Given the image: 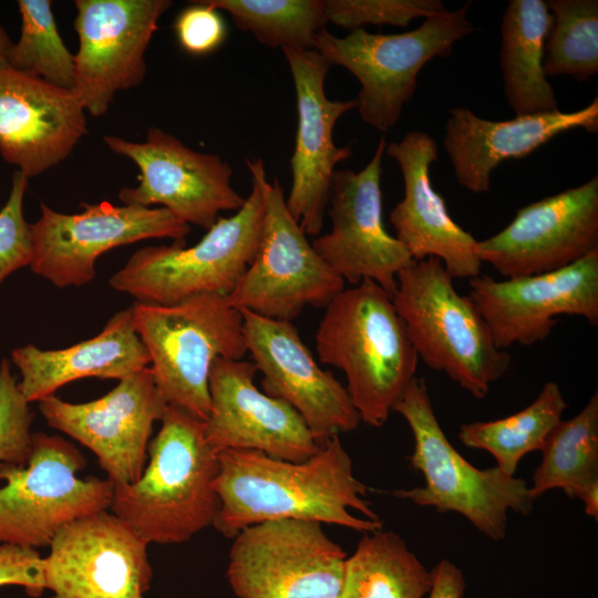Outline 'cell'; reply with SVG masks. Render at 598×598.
Segmentation results:
<instances>
[{"instance_id": "6da1fadb", "label": "cell", "mask_w": 598, "mask_h": 598, "mask_svg": "<svg viewBox=\"0 0 598 598\" xmlns=\"http://www.w3.org/2000/svg\"><path fill=\"white\" fill-rule=\"evenodd\" d=\"M218 457L215 489L220 508L213 526L228 538L274 519L313 520L363 533L383 527L364 499L368 487L355 477L339 435L302 462L249 450H224Z\"/></svg>"}, {"instance_id": "7a4b0ae2", "label": "cell", "mask_w": 598, "mask_h": 598, "mask_svg": "<svg viewBox=\"0 0 598 598\" xmlns=\"http://www.w3.org/2000/svg\"><path fill=\"white\" fill-rule=\"evenodd\" d=\"M148 463L131 484L113 485L110 508L147 544H181L214 525L218 452L204 421L168 404L150 442Z\"/></svg>"}, {"instance_id": "3957f363", "label": "cell", "mask_w": 598, "mask_h": 598, "mask_svg": "<svg viewBox=\"0 0 598 598\" xmlns=\"http://www.w3.org/2000/svg\"><path fill=\"white\" fill-rule=\"evenodd\" d=\"M324 308L315 336L319 360L344 373L361 422L380 427L415 378L419 362L392 296L363 280Z\"/></svg>"}, {"instance_id": "277c9868", "label": "cell", "mask_w": 598, "mask_h": 598, "mask_svg": "<svg viewBox=\"0 0 598 598\" xmlns=\"http://www.w3.org/2000/svg\"><path fill=\"white\" fill-rule=\"evenodd\" d=\"M393 305L419 359L476 399L509 368L470 296L457 292L440 259L413 261L396 279Z\"/></svg>"}, {"instance_id": "5b68a950", "label": "cell", "mask_w": 598, "mask_h": 598, "mask_svg": "<svg viewBox=\"0 0 598 598\" xmlns=\"http://www.w3.org/2000/svg\"><path fill=\"white\" fill-rule=\"evenodd\" d=\"M393 411L409 424L414 447L410 466L424 485L400 489L394 496L437 513L464 516L478 532L498 542L506 536L508 513L527 515L534 499L525 480L497 466L477 468L450 443L434 413L426 382L414 378Z\"/></svg>"}, {"instance_id": "8992f818", "label": "cell", "mask_w": 598, "mask_h": 598, "mask_svg": "<svg viewBox=\"0 0 598 598\" xmlns=\"http://www.w3.org/2000/svg\"><path fill=\"white\" fill-rule=\"evenodd\" d=\"M131 310L164 400L205 421L213 363L240 360L247 353L240 310L218 293L168 306L136 302Z\"/></svg>"}, {"instance_id": "52a82bcc", "label": "cell", "mask_w": 598, "mask_h": 598, "mask_svg": "<svg viewBox=\"0 0 598 598\" xmlns=\"http://www.w3.org/2000/svg\"><path fill=\"white\" fill-rule=\"evenodd\" d=\"M264 215L261 189L251 178L243 207L230 217L217 218L198 243L144 247L109 283L138 302L163 306L205 293L228 296L257 254Z\"/></svg>"}, {"instance_id": "ba28073f", "label": "cell", "mask_w": 598, "mask_h": 598, "mask_svg": "<svg viewBox=\"0 0 598 598\" xmlns=\"http://www.w3.org/2000/svg\"><path fill=\"white\" fill-rule=\"evenodd\" d=\"M470 8L467 1L403 33H370L361 28L340 38L323 29L315 37L312 49L330 65H340L357 78L361 120L386 132L413 96L422 68L434 58L448 56L455 43L475 31L467 18Z\"/></svg>"}, {"instance_id": "9c48e42d", "label": "cell", "mask_w": 598, "mask_h": 598, "mask_svg": "<svg viewBox=\"0 0 598 598\" xmlns=\"http://www.w3.org/2000/svg\"><path fill=\"white\" fill-rule=\"evenodd\" d=\"M84 466L73 444L42 432L25 464H0V545L49 546L70 523L110 508L113 484L80 477Z\"/></svg>"}, {"instance_id": "30bf717a", "label": "cell", "mask_w": 598, "mask_h": 598, "mask_svg": "<svg viewBox=\"0 0 598 598\" xmlns=\"http://www.w3.org/2000/svg\"><path fill=\"white\" fill-rule=\"evenodd\" d=\"M246 164L261 189L264 225L255 258L227 297L239 310L291 321L308 306L326 307L346 282L308 241L288 210L278 179H268L264 161Z\"/></svg>"}, {"instance_id": "8fae6325", "label": "cell", "mask_w": 598, "mask_h": 598, "mask_svg": "<svg viewBox=\"0 0 598 598\" xmlns=\"http://www.w3.org/2000/svg\"><path fill=\"white\" fill-rule=\"evenodd\" d=\"M347 553L303 519H274L241 529L226 577L237 598H339Z\"/></svg>"}, {"instance_id": "7c38bea8", "label": "cell", "mask_w": 598, "mask_h": 598, "mask_svg": "<svg viewBox=\"0 0 598 598\" xmlns=\"http://www.w3.org/2000/svg\"><path fill=\"white\" fill-rule=\"evenodd\" d=\"M30 225L31 270L58 288L83 286L95 277L96 259L115 247L151 238L184 240L190 226L164 207L84 204L79 214H62L43 202Z\"/></svg>"}, {"instance_id": "4fadbf2b", "label": "cell", "mask_w": 598, "mask_h": 598, "mask_svg": "<svg viewBox=\"0 0 598 598\" xmlns=\"http://www.w3.org/2000/svg\"><path fill=\"white\" fill-rule=\"evenodd\" d=\"M115 154L138 168V185L118 192L125 205L158 204L187 225L209 229L220 212L245 204L233 186V168L217 154L196 152L176 136L151 127L146 141L135 143L114 135L103 137Z\"/></svg>"}, {"instance_id": "5bb4252c", "label": "cell", "mask_w": 598, "mask_h": 598, "mask_svg": "<svg viewBox=\"0 0 598 598\" xmlns=\"http://www.w3.org/2000/svg\"><path fill=\"white\" fill-rule=\"evenodd\" d=\"M171 0H75L72 94L93 116L104 115L114 95L138 86L145 52Z\"/></svg>"}, {"instance_id": "9a60e30c", "label": "cell", "mask_w": 598, "mask_h": 598, "mask_svg": "<svg viewBox=\"0 0 598 598\" xmlns=\"http://www.w3.org/2000/svg\"><path fill=\"white\" fill-rule=\"evenodd\" d=\"M386 141L381 136L367 166L354 172L334 171L328 200L329 233L312 240L324 262L344 282L371 280L393 296L398 275L414 260L383 224L382 158Z\"/></svg>"}, {"instance_id": "2e32d148", "label": "cell", "mask_w": 598, "mask_h": 598, "mask_svg": "<svg viewBox=\"0 0 598 598\" xmlns=\"http://www.w3.org/2000/svg\"><path fill=\"white\" fill-rule=\"evenodd\" d=\"M38 403L49 426L95 454L113 485L131 484L142 475L153 424L168 406L150 367L90 402L71 403L53 394Z\"/></svg>"}, {"instance_id": "e0dca14e", "label": "cell", "mask_w": 598, "mask_h": 598, "mask_svg": "<svg viewBox=\"0 0 598 598\" xmlns=\"http://www.w3.org/2000/svg\"><path fill=\"white\" fill-rule=\"evenodd\" d=\"M468 280L470 298L499 349L545 340L563 315L598 326V251L545 274L504 280L484 275Z\"/></svg>"}, {"instance_id": "ac0fdd59", "label": "cell", "mask_w": 598, "mask_h": 598, "mask_svg": "<svg viewBox=\"0 0 598 598\" xmlns=\"http://www.w3.org/2000/svg\"><path fill=\"white\" fill-rule=\"evenodd\" d=\"M147 543L101 511L62 528L43 558L52 598H143L152 579Z\"/></svg>"}, {"instance_id": "d6986e66", "label": "cell", "mask_w": 598, "mask_h": 598, "mask_svg": "<svg viewBox=\"0 0 598 598\" xmlns=\"http://www.w3.org/2000/svg\"><path fill=\"white\" fill-rule=\"evenodd\" d=\"M598 251V175L519 208L499 233L477 243L482 262L505 278L554 271Z\"/></svg>"}, {"instance_id": "ffe728a7", "label": "cell", "mask_w": 598, "mask_h": 598, "mask_svg": "<svg viewBox=\"0 0 598 598\" xmlns=\"http://www.w3.org/2000/svg\"><path fill=\"white\" fill-rule=\"evenodd\" d=\"M240 312L247 352L262 375L266 394L293 408L319 445L359 426L361 420L346 386L319 367L290 321Z\"/></svg>"}, {"instance_id": "44dd1931", "label": "cell", "mask_w": 598, "mask_h": 598, "mask_svg": "<svg viewBox=\"0 0 598 598\" xmlns=\"http://www.w3.org/2000/svg\"><path fill=\"white\" fill-rule=\"evenodd\" d=\"M293 80L297 132L290 158L291 187L286 204L306 235L319 236L328 207L336 165L352 154L350 145L337 146L338 120L358 107L357 100H329L324 80L330 64L316 50L282 49Z\"/></svg>"}, {"instance_id": "7402d4cb", "label": "cell", "mask_w": 598, "mask_h": 598, "mask_svg": "<svg viewBox=\"0 0 598 598\" xmlns=\"http://www.w3.org/2000/svg\"><path fill=\"white\" fill-rule=\"evenodd\" d=\"M251 361L217 359L210 369V409L205 437L218 453L249 450L270 457L302 462L321 447L299 413L266 394L254 382Z\"/></svg>"}, {"instance_id": "603a6c76", "label": "cell", "mask_w": 598, "mask_h": 598, "mask_svg": "<svg viewBox=\"0 0 598 598\" xmlns=\"http://www.w3.org/2000/svg\"><path fill=\"white\" fill-rule=\"evenodd\" d=\"M401 168L404 196L390 213L395 238L414 261L440 259L452 278L480 276L477 240L450 215L444 198L434 189L430 166L437 159V144L422 131H410L384 151Z\"/></svg>"}, {"instance_id": "cb8c5ba5", "label": "cell", "mask_w": 598, "mask_h": 598, "mask_svg": "<svg viewBox=\"0 0 598 598\" xmlns=\"http://www.w3.org/2000/svg\"><path fill=\"white\" fill-rule=\"evenodd\" d=\"M86 132L85 110L71 91L0 69V154L28 178L64 161Z\"/></svg>"}, {"instance_id": "d4e9b609", "label": "cell", "mask_w": 598, "mask_h": 598, "mask_svg": "<svg viewBox=\"0 0 598 598\" xmlns=\"http://www.w3.org/2000/svg\"><path fill=\"white\" fill-rule=\"evenodd\" d=\"M448 114L444 147L457 183L474 194L489 190L492 172L502 162L526 157L566 131H598L597 96L577 111L557 110L505 121L485 120L465 107H452Z\"/></svg>"}, {"instance_id": "484cf974", "label": "cell", "mask_w": 598, "mask_h": 598, "mask_svg": "<svg viewBox=\"0 0 598 598\" xmlns=\"http://www.w3.org/2000/svg\"><path fill=\"white\" fill-rule=\"evenodd\" d=\"M11 361L21 375L19 388L30 403L79 379L122 380L150 365L131 308L111 317L91 339L58 350H42L30 343L12 350Z\"/></svg>"}, {"instance_id": "4316f807", "label": "cell", "mask_w": 598, "mask_h": 598, "mask_svg": "<svg viewBox=\"0 0 598 598\" xmlns=\"http://www.w3.org/2000/svg\"><path fill=\"white\" fill-rule=\"evenodd\" d=\"M551 25L543 0H511L502 18L499 63L505 96L515 115L558 110L544 72V51Z\"/></svg>"}, {"instance_id": "83f0119b", "label": "cell", "mask_w": 598, "mask_h": 598, "mask_svg": "<svg viewBox=\"0 0 598 598\" xmlns=\"http://www.w3.org/2000/svg\"><path fill=\"white\" fill-rule=\"evenodd\" d=\"M432 573L400 535L378 529L365 533L346 558L339 598H423Z\"/></svg>"}, {"instance_id": "f1b7e54d", "label": "cell", "mask_w": 598, "mask_h": 598, "mask_svg": "<svg viewBox=\"0 0 598 598\" xmlns=\"http://www.w3.org/2000/svg\"><path fill=\"white\" fill-rule=\"evenodd\" d=\"M540 451L543 460L528 486L534 501L555 488L581 499L598 486L597 391L577 415L557 424Z\"/></svg>"}, {"instance_id": "f546056e", "label": "cell", "mask_w": 598, "mask_h": 598, "mask_svg": "<svg viewBox=\"0 0 598 598\" xmlns=\"http://www.w3.org/2000/svg\"><path fill=\"white\" fill-rule=\"evenodd\" d=\"M567 406L559 385L548 381L525 409L494 421L464 423L458 439L467 447L488 452L498 468L515 475L526 454L542 450Z\"/></svg>"}, {"instance_id": "4dcf8cb0", "label": "cell", "mask_w": 598, "mask_h": 598, "mask_svg": "<svg viewBox=\"0 0 598 598\" xmlns=\"http://www.w3.org/2000/svg\"><path fill=\"white\" fill-rule=\"evenodd\" d=\"M271 48L309 50L328 23L323 0H203Z\"/></svg>"}, {"instance_id": "1f68e13d", "label": "cell", "mask_w": 598, "mask_h": 598, "mask_svg": "<svg viewBox=\"0 0 598 598\" xmlns=\"http://www.w3.org/2000/svg\"><path fill=\"white\" fill-rule=\"evenodd\" d=\"M551 25L544 51L546 76L586 81L598 72V1L548 0Z\"/></svg>"}, {"instance_id": "d6a6232c", "label": "cell", "mask_w": 598, "mask_h": 598, "mask_svg": "<svg viewBox=\"0 0 598 598\" xmlns=\"http://www.w3.org/2000/svg\"><path fill=\"white\" fill-rule=\"evenodd\" d=\"M21 31L9 53L10 68L71 91L74 59L65 47L50 0H19Z\"/></svg>"}, {"instance_id": "836d02e7", "label": "cell", "mask_w": 598, "mask_h": 598, "mask_svg": "<svg viewBox=\"0 0 598 598\" xmlns=\"http://www.w3.org/2000/svg\"><path fill=\"white\" fill-rule=\"evenodd\" d=\"M323 6L328 22L351 31L365 24L406 27L447 11L440 0H323Z\"/></svg>"}, {"instance_id": "e575fe53", "label": "cell", "mask_w": 598, "mask_h": 598, "mask_svg": "<svg viewBox=\"0 0 598 598\" xmlns=\"http://www.w3.org/2000/svg\"><path fill=\"white\" fill-rule=\"evenodd\" d=\"M19 381L12 374L10 362H0V464L23 465L32 448L31 424L33 413Z\"/></svg>"}, {"instance_id": "d590c367", "label": "cell", "mask_w": 598, "mask_h": 598, "mask_svg": "<svg viewBox=\"0 0 598 598\" xmlns=\"http://www.w3.org/2000/svg\"><path fill=\"white\" fill-rule=\"evenodd\" d=\"M28 179L18 169L13 173L9 197L0 209V286L9 275L29 266L32 259L31 228L23 215Z\"/></svg>"}, {"instance_id": "8d00e7d4", "label": "cell", "mask_w": 598, "mask_h": 598, "mask_svg": "<svg viewBox=\"0 0 598 598\" xmlns=\"http://www.w3.org/2000/svg\"><path fill=\"white\" fill-rule=\"evenodd\" d=\"M174 30L181 48L197 56L216 51L227 37L220 11L203 0L193 1L179 12Z\"/></svg>"}, {"instance_id": "74e56055", "label": "cell", "mask_w": 598, "mask_h": 598, "mask_svg": "<svg viewBox=\"0 0 598 598\" xmlns=\"http://www.w3.org/2000/svg\"><path fill=\"white\" fill-rule=\"evenodd\" d=\"M19 586L31 597L45 590L43 558L37 549L0 545V587Z\"/></svg>"}, {"instance_id": "f35d334b", "label": "cell", "mask_w": 598, "mask_h": 598, "mask_svg": "<svg viewBox=\"0 0 598 598\" xmlns=\"http://www.w3.org/2000/svg\"><path fill=\"white\" fill-rule=\"evenodd\" d=\"M429 598H463L466 587L463 571L451 560H441L432 570Z\"/></svg>"}, {"instance_id": "ab89813d", "label": "cell", "mask_w": 598, "mask_h": 598, "mask_svg": "<svg viewBox=\"0 0 598 598\" xmlns=\"http://www.w3.org/2000/svg\"><path fill=\"white\" fill-rule=\"evenodd\" d=\"M12 42L8 37L6 30L0 23V69L10 68L9 65V53L12 48Z\"/></svg>"}]
</instances>
